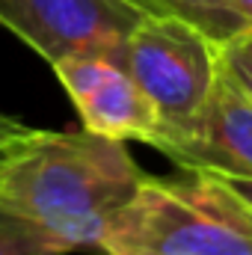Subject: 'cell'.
<instances>
[{
	"instance_id": "cell-1",
	"label": "cell",
	"mask_w": 252,
	"mask_h": 255,
	"mask_svg": "<svg viewBox=\"0 0 252 255\" xmlns=\"http://www.w3.org/2000/svg\"><path fill=\"white\" fill-rule=\"evenodd\" d=\"M145 172L122 139L92 130H39L3 169L0 205L48 229L68 253H101L107 226Z\"/></svg>"
},
{
	"instance_id": "cell-9",
	"label": "cell",
	"mask_w": 252,
	"mask_h": 255,
	"mask_svg": "<svg viewBox=\"0 0 252 255\" xmlns=\"http://www.w3.org/2000/svg\"><path fill=\"white\" fill-rule=\"evenodd\" d=\"M0 255H68V250L48 229L0 205Z\"/></svg>"
},
{
	"instance_id": "cell-10",
	"label": "cell",
	"mask_w": 252,
	"mask_h": 255,
	"mask_svg": "<svg viewBox=\"0 0 252 255\" xmlns=\"http://www.w3.org/2000/svg\"><path fill=\"white\" fill-rule=\"evenodd\" d=\"M39 130H42V128L27 125V122L18 119V116L0 113V175H3V169L39 136Z\"/></svg>"
},
{
	"instance_id": "cell-13",
	"label": "cell",
	"mask_w": 252,
	"mask_h": 255,
	"mask_svg": "<svg viewBox=\"0 0 252 255\" xmlns=\"http://www.w3.org/2000/svg\"><path fill=\"white\" fill-rule=\"evenodd\" d=\"M235 6H238V12L252 24V0H235Z\"/></svg>"
},
{
	"instance_id": "cell-4",
	"label": "cell",
	"mask_w": 252,
	"mask_h": 255,
	"mask_svg": "<svg viewBox=\"0 0 252 255\" xmlns=\"http://www.w3.org/2000/svg\"><path fill=\"white\" fill-rule=\"evenodd\" d=\"M142 15L148 12L136 0H0V24L51 65L68 57L122 65Z\"/></svg>"
},
{
	"instance_id": "cell-12",
	"label": "cell",
	"mask_w": 252,
	"mask_h": 255,
	"mask_svg": "<svg viewBox=\"0 0 252 255\" xmlns=\"http://www.w3.org/2000/svg\"><path fill=\"white\" fill-rule=\"evenodd\" d=\"M226 45H232V48L244 51V54H247V57L252 60V30H247V33H241L238 39H232V42H226Z\"/></svg>"
},
{
	"instance_id": "cell-2",
	"label": "cell",
	"mask_w": 252,
	"mask_h": 255,
	"mask_svg": "<svg viewBox=\"0 0 252 255\" xmlns=\"http://www.w3.org/2000/svg\"><path fill=\"white\" fill-rule=\"evenodd\" d=\"M122 65L160 116L163 136L154 148L166 154L199 125L223 65V45L178 15L148 12L127 39Z\"/></svg>"
},
{
	"instance_id": "cell-5",
	"label": "cell",
	"mask_w": 252,
	"mask_h": 255,
	"mask_svg": "<svg viewBox=\"0 0 252 255\" xmlns=\"http://www.w3.org/2000/svg\"><path fill=\"white\" fill-rule=\"evenodd\" d=\"M54 71L86 130L122 142H160V116L125 65L107 57H68L54 63Z\"/></svg>"
},
{
	"instance_id": "cell-3",
	"label": "cell",
	"mask_w": 252,
	"mask_h": 255,
	"mask_svg": "<svg viewBox=\"0 0 252 255\" xmlns=\"http://www.w3.org/2000/svg\"><path fill=\"white\" fill-rule=\"evenodd\" d=\"M104 255H252V235L235 226L193 181L148 178L107 226Z\"/></svg>"
},
{
	"instance_id": "cell-7",
	"label": "cell",
	"mask_w": 252,
	"mask_h": 255,
	"mask_svg": "<svg viewBox=\"0 0 252 255\" xmlns=\"http://www.w3.org/2000/svg\"><path fill=\"white\" fill-rule=\"evenodd\" d=\"M145 12L178 15L190 24L202 27L220 45L238 39L241 33L252 30V24L238 12L235 0H136Z\"/></svg>"
},
{
	"instance_id": "cell-11",
	"label": "cell",
	"mask_w": 252,
	"mask_h": 255,
	"mask_svg": "<svg viewBox=\"0 0 252 255\" xmlns=\"http://www.w3.org/2000/svg\"><path fill=\"white\" fill-rule=\"evenodd\" d=\"M223 60H226V65H229V71L238 77V83L252 95V60L244 54V51L232 48V45H223Z\"/></svg>"
},
{
	"instance_id": "cell-8",
	"label": "cell",
	"mask_w": 252,
	"mask_h": 255,
	"mask_svg": "<svg viewBox=\"0 0 252 255\" xmlns=\"http://www.w3.org/2000/svg\"><path fill=\"white\" fill-rule=\"evenodd\" d=\"M193 184L205 193L235 226L252 235V175H232V172H190Z\"/></svg>"
},
{
	"instance_id": "cell-6",
	"label": "cell",
	"mask_w": 252,
	"mask_h": 255,
	"mask_svg": "<svg viewBox=\"0 0 252 255\" xmlns=\"http://www.w3.org/2000/svg\"><path fill=\"white\" fill-rule=\"evenodd\" d=\"M187 172L252 175V95L238 83L223 60L199 125L184 142L166 151Z\"/></svg>"
}]
</instances>
